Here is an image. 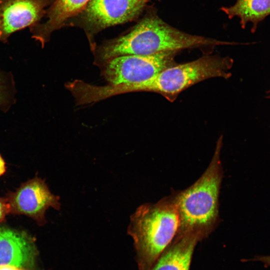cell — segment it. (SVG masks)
I'll return each mask as SVG.
<instances>
[{
	"mask_svg": "<svg viewBox=\"0 0 270 270\" xmlns=\"http://www.w3.org/2000/svg\"><path fill=\"white\" fill-rule=\"evenodd\" d=\"M232 44L180 31L163 21L152 10L128 32L104 40L92 52L94 64L102 66L112 59L126 55H148L206 46Z\"/></svg>",
	"mask_w": 270,
	"mask_h": 270,
	"instance_id": "1",
	"label": "cell"
},
{
	"mask_svg": "<svg viewBox=\"0 0 270 270\" xmlns=\"http://www.w3.org/2000/svg\"><path fill=\"white\" fill-rule=\"evenodd\" d=\"M222 138L218 140L210 162L197 180L184 190L172 193L180 218L176 236L194 234L201 240L219 223V196L223 176Z\"/></svg>",
	"mask_w": 270,
	"mask_h": 270,
	"instance_id": "2",
	"label": "cell"
},
{
	"mask_svg": "<svg viewBox=\"0 0 270 270\" xmlns=\"http://www.w3.org/2000/svg\"><path fill=\"white\" fill-rule=\"evenodd\" d=\"M180 218L174 197L141 205L130 216L128 234L132 238L140 270H150L172 242Z\"/></svg>",
	"mask_w": 270,
	"mask_h": 270,
	"instance_id": "3",
	"label": "cell"
},
{
	"mask_svg": "<svg viewBox=\"0 0 270 270\" xmlns=\"http://www.w3.org/2000/svg\"><path fill=\"white\" fill-rule=\"evenodd\" d=\"M232 64V60L228 56H204L167 68L148 81L136 84H110L108 90L111 96L134 92H152L173 101L182 90L198 82L213 78H228Z\"/></svg>",
	"mask_w": 270,
	"mask_h": 270,
	"instance_id": "4",
	"label": "cell"
},
{
	"mask_svg": "<svg viewBox=\"0 0 270 270\" xmlns=\"http://www.w3.org/2000/svg\"><path fill=\"white\" fill-rule=\"evenodd\" d=\"M150 0H90L85 8L66 26L83 30L93 52L95 36L106 28L136 19Z\"/></svg>",
	"mask_w": 270,
	"mask_h": 270,
	"instance_id": "5",
	"label": "cell"
},
{
	"mask_svg": "<svg viewBox=\"0 0 270 270\" xmlns=\"http://www.w3.org/2000/svg\"><path fill=\"white\" fill-rule=\"evenodd\" d=\"M178 52L148 55H126L114 58L103 67V76L110 84H136L148 81L175 64Z\"/></svg>",
	"mask_w": 270,
	"mask_h": 270,
	"instance_id": "6",
	"label": "cell"
},
{
	"mask_svg": "<svg viewBox=\"0 0 270 270\" xmlns=\"http://www.w3.org/2000/svg\"><path fill=\"white\" fill-rule=\"evenodd\" d=\"M10 213L28 216L42 226L46 223L45 212L50 207L59 210V197L53 194L44 181L35 177L21 186L6 198Z\"/></svg>",
	"mask_w": 270,
	"mask_h": 270,
	"instance_id": "7",
	"label": "cell"
},
{
	"mask_svg": "<svg viewBox=\"0 0 270 270\" xmlns=\"http://www.w3.org/2000/svg\"><path fill=\"white\" fill-rule=\"evenodd\" d=\"M54 0H0V41L6 42L12 34L40 23Z\"/></svg>",
	"mask_w": 270,
	"mask_h": 270,
	"instance_id": "8",
	"label": "cell"
},
{
	"mask_svg": "<svg viewBox=\"0 0 270 270\" xmlns=\"http://www.w3.org/2000/svg\"><path fill=\"white\" fill-rule=\"evenodd\" d=\"M38 252L34 240L28 232L0 226V265L32 268Z\"/></svg>",
	"mask_w": 270,
	"mask_h": 270,
	"instance_id": "9",
	"label": "cell"
},
{
	"mask_svg": "<svg viewBox=\"0 0 270 270\" xmlns=\"http://www.w3.org/2000/svg\"><path fill=\"white\" fill-rule=\"evenodd\" d=\"M90 0H54L46 10L47 20L30 27L32 37L43 47L54 31L66 26L67 22L80 14Z\"/></svg>",
	"mask_w": 270,
	"mask_h": 270,
	"instance_id": "10",
	"label": "cell"
},
{
	"mask_svg": "<svg viewBox=\"0 0 270 270\" xmlns=\"http://www.w3.org/2000/svg\"><path fill=\"white\" fill-rule=\"evenodd\" d=\"M200 238L194 234L176 236L150 270H189Z\"/></svg>",
	"mask_w": 270,
	"mask_h": 270,
	"instance_id": "11",
	"label": "cell"
},
{
	"mask_svg": "<svg viewBox=\"0 0 270 270\" xmlns=\"http://www.w3.org/2000/svg\"><path fill=\"white\" fill-rule=\"evenodd\" d=\"M221 10L230 18H238L242 28L248 22H252L251 32H254L258 24L270 14V0H236L233 6Z\"/></svg>",
	"mask_w": 270,
	"mask_h": 270,
	"instance_id": "12",
	"label": "cell"
},
{
	"mask_svg": "<svg viewBox=\"0 0 270 270\" xmlns=\"http://www.w3.org/2000/svg\"><path fill=\"white\" fill-rule=\"evenodd\" d=\"M10 213V207L6 198L0 197V224L4 222Z\"/></svg>",
	"mask_w": 270,
	"mask_h": 270,
	"instance_id": "13",
	"label": "cell"
},
{
	"mask_svg": "<svg viewBox=\"0 0 270 270\" xmlns=\"http://www.w3.org/2000/svg\"><path fill=\"white\" fill-rule=\"evenodd\" d=\"M254 260L262 262L264 266H270V256H256Z\"/></svg>",
	"mask_w": 270,
	"mask_h": 270,
	"instance_id": "14",
	"label": "cell"
},
{
	"mask_svg": "<svg viewBox=\"0 0 270 270\" xmlns=\"http://www.w3.org/2000/svg\"><path fill=\"white\" fill-rule=\"evenodd\" d=\"M0 270H32L30 268L19 267L10 265H0Z\"/></svg>",
	"mask_w": 270,
	"mask_h": 270,
	"instance_id": "15",
	"label": "cell"
},
{
	"mask_svg": "<svg viewBox=\"0 0 270 270\" xmlns=\"http://www.w3.org/2000/svg\"><path fill=\"white\" fill-rule=\"evenodd\" d=\"M6 170V166L4 160L0 155V176L4 174Z\"/></svg>",
	"mask_w": 270,
	"mask_h": 270,
	"instance_id": "16",
	"label": "cell"
},
{
	"mask_svg": "<svg viewBox=\"0 0 270 270\" xmlns=\"http://www.w3.org/2000/svg\"><path fill=\"white\" fill-rule=\"evenodd\" d=\"M4 84L2 83V81L0 78V104L3 100L4 96Z\"/></svg>",
	"mask_w": 270,
	"mask_h": 270,
	"instance_id": "17",
	"label": "cell"
},
{
	"mask_svg": "<svg viewBox=\"0 0 270 270\" xmlns=\"http://www.w3.org/2000/svg\"><path fill=\"white\" fill-rule=\"evenodd\" d=\"M268 96H270V90L268 91Z\"/></svg>",
	"mask_w": 270,
	"mask_h": 270,
	"instance_id": "18",
	"label": "cell"
}]
</instances>
